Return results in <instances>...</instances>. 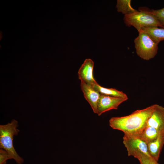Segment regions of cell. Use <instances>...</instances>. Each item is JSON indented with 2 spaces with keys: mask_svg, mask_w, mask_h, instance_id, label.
Masks as SVG:
<instances>
[{
  "mask_svg": "<svg viewBox=\"0 0 164 164\" xmlns=\"http://www.w3.org/2000/svg\"><path fill=\"white\" fill-rule=\"evenodd\" d=\"M148 10L157 18L162 28H164V8L158 10L152 9L150 10L148 9Z\"/></svg>",
  "mask_w": 164,
  "mask_h": 164,
  "instance_id": "16",
  "label": "cell"
},
{
  "mask_svg": "<svg viewBox=\"0 0 164 164\" xmlns=\"http://www.w3.org/2000/svg\"><path fill=\"white\" fill-rule=\"evenodd\" d=\"M12 159L11 156L5 150L0 149V164H6V161L9 159Z\"/></svg>",
  "mask_w": 164,
  "mask_h": 164,
  "instance_id": "17",
  "label": "cell"
},
{
  "mask_svg": "<svg viewBox=\"0 0 164 164\" xmlns=\"http://www.w3.org/2000/svg\"><path fill=\"white\" fill-rule=\"evenodd\" d=\"M94 62L91 59H86L78 72L79 79L86 84L92 86L97 82L93 76Z\"/></svg>",
  "mask_w": 164,
  "mask_h": 164,
  "instance_id": "7",
  "label": "cell"
},
{
  "mask_svg": "<svg viewBox=\"0 0 164 164\" xmlns=\"http://www.w3.org/2000/svg\"><path fill=\"white\" fill-rule=\"evenodd\" d=\"M123 143L128 156H133L137 152H141L150 156L148 152V144L138 136L124 134Z\"/></svg>",
  "mask_w": 164,
  "mask_h": 164,
  "instance_id": "5",
  "label": "cell"
},
{
  "mask_svg": "<svg viewBox=\"0 0 164 164\" xmlns=\"http://www.w3.org/2000/svg\"><path fill=\"white\" fill-rule=\"evenodd\" d=\"M155 105L154 104L137 110L128 115L112 117L109 121V125L113 129L121 131L125 134L138 136L146 127Z\"/></svg>",
  "mask_w": 164,
  "mask_h": 164,
  "instance_id": "1",
  "label": "cell"
},
{
  "mask_svg": "<svg viewBox=\"0 0 164 164\" xmlns=\"http://www.w3.org/2000/svg\"><path fill=\"white\" fill-rule=\"evenodd\" d=\"M17 121L13 119L10 123L0 125V148L6 150L17 164H22L24 161L16 151L13 144L14 136L17 135L20 130Z\"/></svg>",
  "mask_w": 164,
  "mask_h": 164,
  "instance_id": "2",
  "label": "cell"
},
{
  "mask_svg": "<svg viewBox=\"0 0 164 164\" xmlns=\"http://www.w3.org/2000/svg\"><path fill=\"white\" fill-rule=\"evenodd\" d=\"M139 11L124 15V22L126 25L133 26L138 31L143 28H162L157 18L150 12L146 7H140Z\"/></svg>",
  "mask_w": 164,
  "mask_h": 164,
  "instance_id": "3",
  "label": "cell"
},
{
  "mask_svg": "<svg viewBox=\"0 0 164 164\" xmlns=\"http://www.w3.org/2000/svg\"><path fill=\"white\" fill-rule=\"evenodd\" d=\"M80 87L86 100L95 113L97 114V104L101 94L91 86L81 81Z\"/></svg>",
  "mask_w": 164,
  "mask_h": 164,
  "instance_id": "9",
  "label": "cell"
},
{
  "mask_svg": "<svg viewBox=\"0 0 164 164\" xmlns=\"http://www.w3.org/2000/svg\"><path fill=\"white\" fill-rule=\"evenodd\" d=\"M128 98L115 97L101 94L98 101L97 114L98 116L109 110L118 108L119 106Z\"/></svg>",
  "mask_w": 164,
  "mask_h": 164,
  "instance_id": "6",
  "label": "cell"
},
{
  "mask_svg": "<svg viewBox=\"0 0 164 164\" xmlns=\"http://www.w3.org/2000/svg\"><path fill=\"white\" fill-rule=\"evenodd\" d=\"M164 145V133L160 134L155 140L148 144V150L149 155L157 161Z\"/></svg>",
  "mask_w": 164,
  "mask_h": 164,
  "instance_id": "10",
  "label": "cell"
},
{
  "mask_svg": "<svg viewBox=\"0 0 164 164\" xmlns=\"http://www.w3.org/2000/svg\"><path fill=\"white\" fill-rule=\"evenodd\" d=\"M142 29L146 32L155 43L158 44L164 40V28L158 27L143 28Z\"/></svg>",
  "mask_w": 164,
  "mask_h": 164,
  "instance_id": "13",
  "label": "cell"
},
{
  "mask_svg": "<svg viewBox=\"0 0 164 164\" xmlns=\"http://www.w3.org/2000/svg\"><path fill=\"white\" fill-rule=\"evenodd\" d=\"M133 156L139 160L140 164H159L152 157L142 152H137Z\"/></svg>",
  "mask_w": 164,
  "mask_h": 164,
  "instance_id": "15",
  "label": "cell"
},
{
  "mask_svg": "<svg viewBox=\"0 0 164 164\" xmlns=\"http://www.w3.org/2000/svg\"><path fill=\"white\" fill-rule=\"evenodd\" d=\"M147 126L153 127L161 132H164V107L156 104L155 108L148 119Z\"/></svg>",
  "mask_w": 164,
  "mask_h": 164,
  "instance_id": "8",
  "label": "cell"
},
{
  "mask_svg": "<svg viewBox=\"0 0 164 164\" xmlns=\"http://www.w3.org/2000/svg\"><path fill=\"white\" fill-rule=\"evenodd\" d=\"M91 87L101 94L115 97L128 98L127 95L123 92L118 91L115 88L103 87L97 83L93 85Z\"/></svg>",
  "mask_w": 164,
  "mask_h": 164,
  "instance_id": "12",
  "label": "cell"
},
{
  "mask_svg": "<svg viewBox=\"0 0 164 164\" xmlns=\"http://www.w3.org/2000/svg\"><path fill=\"white\" fill-rule=\"evenodd\" d=\"M134 40L136 53L141 59L146 60L154 58L158 50V44L155 43L142 29Z\"/></svg>",
  "mask_w": 164,
  "mask_h": 164,
  "instance_id": "4",
  "label": "cell"
},
{
  "mask_svg": "<svg viewBox=\"0 0 164 164\" xmlns=\"http://www.w3.org/2000/svg\"><path fill=\"white\" fill-rule=\"evenodd\" d=\"M164 132H161L151 127L146 126L138 136L147 144L156 139L159 135Z\"/></svg>",
  "mask_w": 164,
  "mask_h": 164,
  "instance_id": "11",
  "label": "cell"
},
{
  "mask_svg": "<svg viewBox=\"0 0 164 164\" xmlns=\"http://www.w3.org/2000/svg\"><path fill=\"white\" fill-rule=\"evenodd\" d=\"M131 0H117L116 8L118 12L125 15H129L137 11L132 7Z\"/></svg>",
  "mask_w": 164,
  "mask_h": 164,
  "instance_id": "14",
  "label": "cell"
}]
</instances>
